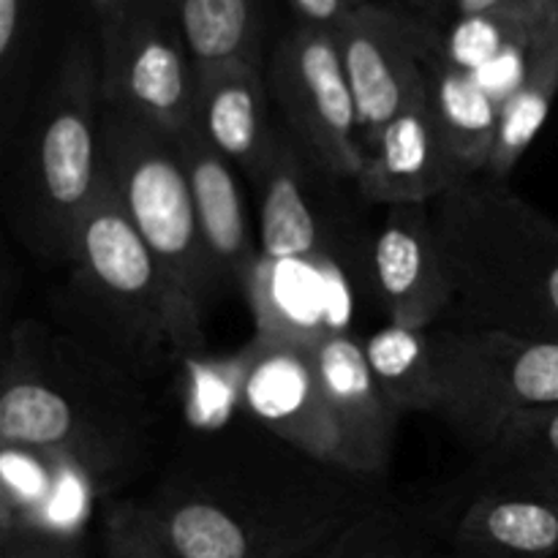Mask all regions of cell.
<instances>
[{"label": "cell", "instance_id": "1", "mask_svg": "<svg viewBox=\"0 0 558 558\" xmlns=\"http://www.w3.org/2000/svg\"><path fill=\"white\" fill-rule=\"evenodd\" d=\"M381 496L240 414L194 430L131 507L172 558H319Z\"/></svg>", "mask_w": 558, "mask_h": 558}, {"label": "cell", "instance_id": "2", "mask_svg": "<svg viewBox=\"0 0 558 558\" xmlns=\"http://www.w3.org/2000/svg\"><path fill=\"white\" fill-rule=\"evenodd\" d=\"M156 409L145 381L41 322H16L0 365V441L38 452L109 494L150 456Z\"/></svg>", "mask_w": 558, "mask_h": 558}, {"label": "cell", "instance_id": "3", "mask_svg": "<svg viewBox=\"0 0 558 558\" xmlns=\"http://www.w3.org/2000/svg\"><path fill=\"white\" fill-rule=\"evenodd\" d=\"M452 289L445 325L558 341V223L474 174L430 202Z\"/></svg>", "mask_w": 558, "mask_h": 558}, {"label": "cell", "instance_id": "4", "mask_svg": "<svg viewBox=\"0 0 558 558\" xmlns=\"http://www.w3.org/2000/svg\"><path fill=\"white\" fill-rule=\"evenodd\" d=\"M69 278L54 298L58 330L150 381L205 347V325L169 287L161 265L125 216L107 172L76 232Z\"/></svg>", "mask_w": 558, "mask_h": 558}, {"label": "cell", "instance_id": "5", "mask_svg": "<svg viewBox=\"0 0 558 558\" xmlns=\"http://www.w3.org/2000/svg\"><path fill=\"white\" fill-rule=\"evenodd\" d=\"M5 156V207L22 243L69 265L76 232L104 183L101 47L87 27L65 38Z\"/></svg>", "mask_w": 558, "mask_h": 558}, {"label": "cell", "instance_id": "6", "mask_svg": "<svg viewBox=\"0 0 558 558\" xmlns=\"http://www.w3.org/2000/svg\"><path fill=\"white\" fill-rule=\"evenodd\" d=\"M104 172L183 308L202 322L218 292L178 140L104 104Z\"/></svg>", "mask_w": 558, "mask_h": 558}, {"label": "cell", "instance_id": "7", "mask_svg": "<svg viewBox=\"0 0 558 558\" xmlns=\"http://www.w3.org/2000/svg\"><path fill=\"white\" fill-rule=\"evenodd\" d=\"M439 407L474 452L483 450L512 417L558 407V341H529L507 332L430 327Z\"/></svg>", "mask_w": 558, "mask_h": 558}, {"label": "cell", "instance_id": "8", "mask_svg": "<svg viewBox=\"0 0 558 558\" xmlns=\"http://www.w3.org/2000/svg\"><path fill=\"white\" fill-rule=\"evenodd\" d=\"M265 76L283 125L305 156L332 180L357 183L368 156L338 33L292 25L272 47Z\"/></svg>", "mask_w": 558, "mask_h": 558}, {"label": "cell", "instance_id": "9", "mask_svg": "<svg viewBox=\"0 0 558 558\" xmlns=\"http://www.w3.org/2000/svg\"><path fill=\"white\" fill-rule=\"evenodd\" d=\"M104 104L169 136L194 125L196 63L167 0H134L98 33Z\"/></svg>", "mask_w": 558, "mask_h": 558}, {"label": "cell", "instance_id": "10", "mask_svg": "<svg viewBox=\"0 0 558 558\" xmlns=\"http://www.w3.org/2000/svg\"><path fill=\"white\" fill-rule=\"evenodd\" d=\"M234 398L240 414L251 423L316 461L354 474L352 456L322 398L300 327H259L256 341L234 365Z\"/></svg>", "mask_w": 558, "mask_h": 558}, {"label": "cell", "instance_id": "11", "mask_svg": "<svg viewBox=\"0 0 558 558\" xmlns=\"http://www.w3.org/2000/svg\"><path fill=\"white\" fill-rule=\"evenodd\" d=\"M428 27V20L390 3L365 5L336 27L365 156L385 125L425 90Z\"/></svg>", "mask_w": 558, "mask_h": 558}, {"label": "cell", "instance_id": "12", "mask_svg": "<svg viewBox=\"0 0 558 558\" xmlns=\"http://www.w3.org/2000/svg\"><path fill=\"white\" fill-rule=\"evenodd\" d=\"M332 180L276 125L270 153L254 183L259 185V254L265 265H327L341 238L327 213L322 185Z\"/></svg>", "mask_w": 558, "mask_h": 558}, {"label": "cell", "instance_id": "13", "mask_svg": "<svg viewBox=\"0 0 558 558\" xmlns=\"http://www.w3.org/2000/svg\"><path fill=\"white\" fill-rule=\"evenodd\" d=\"M368 287L392 325L430 330L452 305L430 205L385 207L368 243Z\"/></svg>", "mask_w": 558, "mask_h": 558}, {"label": "cell", "instance_id": "14", "mask_svg": "<svg viewBox=\"0 0 558 558\" xmlns=\"http://www.w3.org/2000/svg\"><path fill=\"white\" fill-rule=\"evenodd\" d=\"M303 332L322 398L347 441L354 474L381 480L390 466L401 414L376 385L363 352V338L349 327H314Z\"/></svg>", "mask_w": 558, "mask_h": 558}, {"label": "cell", "instance_id": "15", "mask_svg": "<svg viewBox=\"0 0 558 558\" xmlns=\"http://www.w3.org/2000/svg\"><path fill=\"white\" fill-rule=\"evenodd\" d=\"M174 140L189 172L213 287L216 292L238 289L248 298L259 272L262 254L251 234L238 167L221 156L196 125H189Z\"/></svg>", "mask_w": 558, "mask_h": 558}, {"label": "cell", "instance_id": "16", "mask_svg": "<svg viewBox=\"0 0 558 558\" xmlns=\"http://www.w3.org/2000/svg\"><path fill=\"white\" fill-rule=\"evenodd\" d=\"M461 178L445 145L428 90L407 104L368 150L357 185L371 205H430Z\"/></svg>", "mask_w": 558, "mask_h": 558}, {"label": "cell", "instance_id": "17", "mask_svg": "<svg viewBox=\"0 0 558 558\" xmlns=\"http://www.w3.org/2000/svg\"><path fill=\"white\" fill-rule=\"evenodd\" d=\"M439 532L452 558H554L558 499L485 485L450 521L439 523Z\"/></svg>", "mask_w": 558, "mask_h": 558}, {"label": "cell", "instance_id": "18", "mask_svg": "<svg viewBox=\"0 0 558 558\" xmlns=\"http://www.w3.org/2000/svg\"><path fill=\"white\" fill-rule=\"evenodd\" d=\"M262 63H227L196 69L194 125L238 172L256 180L270 153L276 123Z\"/></svg>", "mask_w": 558, "mask_h": 558}, {"label": "cell", "instance_id": "19", "mask_svg": "<svg viewBox=\"0 0 558 558\" xmlns=\"http://www.w3.org/2000/svg\"><path fill=\"white\" fill-rule=\"evenodd\" d=\"M558 93V11L539 25L534 36L529 63L518 85L505 98L496 123L494 147H490L488 163L483 169V178L505 185L512 169L529 150L534 136L548 120L550 107Z\"/></svg>", "mask_w": 558, "mask_h": 558}, {"label": "cell", "instance_id": "20", "mask_svg": "<svg viewBox=\"0 0 558 558\" xmlns=\"http://www.w3.org/2000/svg\"><path fill=\"white\" fill-rule=\"evenodd\" d=\"M477 456L485 485H507L558 499V407L512 417Z\"/></svg>", "mask_w": 558, "mask_h": 558}, {"label": "cell", "instance_id": "21", "mask_svg": "<svg viewBox=\"0 0 558 558\" xmlns=\"http://www.w3.org/2000/svg\"><path fill=\"white\" fill-rule=\"evenodd\" d=\"M196 69L262 63L267 0H167Z\"/></svg>", "mask_w": 558, "mask_h": 558}, {"label": "cell", "instance_id": "22", "mask_svg": "<svg viewBox=\"0 0 558 558\" xmlns=\"http://www.w3.org/2000/svg\"><path fill=\"white\" fill-rule=\"evenodd\" d=\"M363 352L376 385L398 414H436L439 381L430 330L385 322L363 338Z\"/></svg>", "mask_w": 558, "mask_h": 558}, {"label": "cell", "instance_id": "23", "mask_svg": "<svg viewBox=\"0 0 558 558\" xmlns=\"http://www.w3.org/2000/svg\"><path fill=\"white\" fill-rule=\"evenodd\" d=\"M49 0H0V142L9 153L38 90Z\"/></svg>", "mask_w": 558, "mask_h": 558}, {"label": "cell", "instance_id": "24", "mask_svg": "<svg viewBox=\"0 0 558 558\" xmlns=\"http://www.w3.org/2000/svg\"><path fill=\"white\" fill-rule=\"evenodd\" d=\"M436 518L381 496L360 512L319 558H445Z\"/></svg>", "mask_w": 558, "mask_h": 558}, {"label": "cell", "instance_id": "25", "mask_svg": "<svg viewBox=\"0 0 558 558\" xmlns=\"http://www.w3.org/2000/svg\"><path fill=\"white\" fill-rule=\"evenodd\" d=\"M104 556L107 558H172L147 532L131 501H118L104 518Z\"/></svg>", "mask_w": 558, "mask_h": 558}, {"label": "cell", "instance_id": "26", "mask_svg": "<svg viewBox=\"0 0 558 558\" xmlns=\"http://www.w3.org/2000/svg\"><path fill=\"white\" fill-rule=\"evenodd\" d=\"M0 558H85L80 539L54 537V534H3Z\"/></svg>", "mask_w": 558, "mask_h": 558}, {"label": "cell", "instance_id": "27", "mask_svg": "<svg viewBox=\"0 0 558 558\" xmlns=\"http://www.w3.org/2000/svg\"><path fill=\"white\" fill-rule=\"evenodd\" d=\"M558 11L550 0H447V9L439 22L466 20V16H543Z\"/></svg>", "mask_w": 558, "mask_h": 558}, {"label": "cell", "instance_id": "28", "mask_svg": "<svg viewBox=\"0 0 558 558\" xmlns=\"http://www.w3.org/2000/svg\"><path fill=\"white\" fill-rule=\"evenodd\" d=\"M283 3H287L289 14L294 16V25L336 31L349 14L371 3H379V0H283Z\"/></svg>", "mask_w": 558, "mask_h": 558}, {"label": "cell", "instance_id": "29", "mask_svg": "<svg viewBox=\"0 0 558 558\" xmlns=\"http://www.w3.org/2000/svg\"><path fill=\"white\" fill-rule=\"evenodd\" d=\"M60 3L76 16V22H80L82 27H87V31H93L98 36V33H101L104 27L112 25L134 0H60Z\"/></svg>", "mask_w": 558, "mask_h": 558}, {"label": "cell", "instance_id": "30", "mask_svg": "<svg viewBox=\"0 0 558 558\" xmlns=\"http://www.w3.org/2000/svg\"><path fill=\"white\" fill-rule=\"evenodd\" d=\"M403 3H407L409 11H414V14L428 22H439L447 9V0H403Z\"/></svg>", "mask_w": 558, "mask_h": 558}, {"label": "cell", "instance_id": "31", "mask_svg": "<svg viewBox=\"0 0 558 558\" xmlns=\"http://www.w3.org/2000/svg\"><path fill=\"white\" fill-rule=\"evenodd\" d=\"M550 5H554V9H558V0H550Z\"/></svg>", "mask_w": 558, "mask_h": 558}, {"label": "cell", "instance_id": "32", "mask_svg": "<svg viewBox=\"0 0 558 558\" xmlns=\"http://www.w3.org/2000/svg\"><path fill=\"white\" fill-rule=\"evenodd\" d=\"M445 558H452V554H450V550H447V556Z\"/></svg>", "mask_w": 558, "mask_h": 558}]
</instances>
